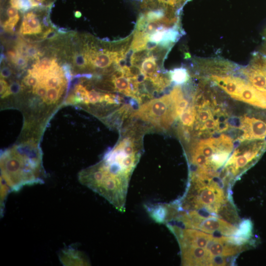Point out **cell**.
Wrapping results in <instances>:
<instances>
[{
	"label": "cell",
	"mask_w": 266,
	"mask_h": 266,
	"mask_svg": "<svg viewBox=\"0 0 266 266\" xmlns=\"http://www.w3.org/2000/svg\"><path fill=\"white\" fill-rule=\"evenodd\" d=\"M138 153L117 143L100 161L82 170L79 180L123 212L130 179L140 159Z\"/></svg>",
	"instance_id": "cell-1"
},
{
	"label": "cell",
	"mask_w": 266,
	"mask_h": 266,
	"mask_svg": "<svg viewBox=\"0 0 266 266\" xmlns=\"http://www.w3.org/2000/svg\"><path fill=\"white\" fill-rule=\"evenodd\" d=\"M40 140L19 138L0 156L1 183L10 191L42 183L44 176Z\"/></svg>",
	"instance_id": "cell-2"
},
{
	"label": "cell",
	"mask_w": 266,
	"mask_h": 266,
	"mask_svg": "<svg viewBox=\"0 0 266 266\" xmlns=\"http://www.w3.org/2000/svg\"><path fill=\"white\" fill-rule=\"evenodd\" d=\"M133 116L150 123L160 130L168 129L177 117L175 105L169 95L152 100L141 105L133 113Z\"/></svg>",
	"instance_id": "cell-3"
},
{
	"label": "cell",
	"mask_w": 266,
	"mask_h": 266,
	"mask_svg": "<svg viewBox=\"0 0 266 266\" xmlns=\"http://www.w3.org/2000/svg\"><path fill=\"white\" fill-rule=\"evenodd\" d=\"M192 229L207 233H218L225 235L233 234L237 228L226 221L215 217L205 218L200 214L196 218Z\"/></svg>",
	"instance_id": "cell-4"
},
{
	"label": "cell",
	"mask_w": 266,
	"mask_h": 266,
	"mask_svg": "<svg viewBox=\"0 0 266 266\" xmlns=\"http://www.w3.org/2000/svg\"><path fill=\"white\" fill-rule=\"evenodd\" d=\"M180 247L183 265L212 266L213 257L207 249L190 246Z\"/></svg>",
	"instance_id": "cell-5"
},
{
	"label": "cell",
	"mask_w": 266,
	"mask_h": 266,
	"mask_svg": "<svg viewBox=\"0 0 266 266\" xmlns=\"http://www.w3.org/2000/svg\"><path fill=\"white\" fill-rule=\"evenodd\" d=\"M244 139H262L266 138V122L254 117L244 118L242 124Z\"/></svg>",
	"instance_id": "cell-6"
},
{
	"label": "cell",
	"mask_w": 266,
	"mask_h": 266,
	"mask_svg": "<svg viewBox=\"0 0 266 266\" xmlns=\"http://www.w3.org/2000/svg\"><path fill=\"white\" fill-rule=\"evenodd\" d=\"M212 257H227L239 252L240 247L227 240V237H214L206 248Z\"/></svg>",
	"instance_id": "cell-7"
},
{
	"label": "cell",
	"mask_w": 266,
	"mask_h": 266,
	"mask_svg": "<svg viewBox=\"0 0 266 266\" xmlns=\"http://www.w3.org/2000/svg\"><path fill=\"white\" fill-rule=\"evenodd\" d=\"M262 146H255L252 150L245 152L242 155L236 156L234 153L229 158L226 163V166L233 165V171L234 172L239 168H241L246 166L248 163L259 156Z\"/></svg>",
	"instance_id": "cell-8"
},
{
	"label": "cell",
	"mask_w": 266,
	"mask_h": 266,
	"mask_svg": "<svg viewBox=\"0 0 266 266\" xmlns=\"http://www.w3.org/2000/svg\"><path fill=\"white\" fill-rule=\"evenodd\" d=\"M202 68L221 72H226L232 70L235 66L230 62L220 59H199L194 61Z\"/></svg>",
	"instance_id": "cell-9"
},
{
	"label": "cell",
	"mask_w": 266,
	"mask_h": 266,
	"mask_svg": "<svg viewBox=\"0 0 266 266\" xmlns=\"http://www.w3.org/2000/svg\"><path fill=\"white\" fill-rule=\"evenodd\" d=\"M60 260L63 265L66 266L87 265L89 264L80 251L72 248L62 250Z\"/></svg>",
	"instance_id": "cell-10"
},
{
	"label": "cell",
	"mask_w": 266,
	"mask_h": 266,
	"mask_svg": "<svg viewBox=\"0 0 266 266\" xmlns=\"http://www.w3.org/2000/svg\"><path fill=\"white\" fill-rule=\"evenodd\" d=\"M41 26L35 13L30 11L24 16L20 33L23 34H35L41 32Z\"/></svg>",
	"instance_id": "cell-11"
},
{
	"label": "cell",
	"mask_w": 266,
	"mask_h": 266,
	"mask_svg": "<svg viewBox=\"0 0 266 266\" xmlns=\"http://www.w3.org/2000/svg\"><path fill=\"white\" fill-rule=\"evenodd\" d=\"M112 54L113 52L111 51L98 52L91 64L98 68H107L113 62Z\"/></svg>",
	"instance_id": "cell-12"
},
{
	"label": "cell",
	"mask_w": 266,
	"mask_h": 266,
	"mask_svg": "<svg viewBox=\"0 0 266 266\" xmlns=\"http://www.w3.org/2000/svg\"><path fill=\"white\" fill-rule=\"evenodd\" d=\"M150 35L144 31H135L131 44L130 48L134 51L146 48L147 42L149 40Z\"/></svg>",
	"instance_id": "cell-13"
},
{
	"label": "cell",
	"mask_w": 266,
	"mask_h": 266,
	"mask_svg": "<svg viewBox=\"0 0 266 266\" xmlns=\"http://www.w3.org/2000/svg\"><path fill=\"white\" fill-rule=\"evenodd\" d=\"M168 75L171 81L177 85L186 83L190 78L188 70L183 67L176 68L170 70Z\"/></svg>",
	"instance_id": "cell-14"
},
{
	"label": "cell",
	"mask_w": 266,
	"mask_h": 266,
	"mask_svg": "<svg viewBox=\"0 0 266 266\" xmlns=\"http://www.w3.org/2000/svg\"><path fill=\"white\" fill-rule=\"evenodd\" d=\"M231 152V150L228 149H218L211 157L210 164L212 167L216 168L222 166L227 160Z\"/></svg>",
	"instance_id": "cell-15"
},
{
	"label": "cell",
	"mask_w": 266,
	"mask_h": 266,
	"mask_svg": "<svg viewBox=\"0 0 266 266\" xmlns=\"http://www.w3.org/2000/svg\"><path fill=\"white\" fill-rule=\"evenodd\" d=\"M252 234V224L251 221L247 219L242 221L236 232L233 235L248 240Z\"/></svg>",
	"instance_id": "cell-16"
},
{
	"label": "cell",
	"mask_w": 266,
	"mask_h": 266,
	"mask_svg": "<svg viewBox=\"0 0 266 266\" xmlns=\"http://www.w3.org/2000/svg\"><path fill=\"white\" fill-rule=\"evenodd\" d=\"M115 85L116 92L121 93L125 95L133 98L131 91L130 82L128 78L123 76L112 80Z\"/></svg>",
	"instance_id": "cell-17"
},
{
	"label": "cell",
	"mask_w": 266,
	"mask_h": 266,
	"mask_svg": "<svg viewBox=\"0 0 266 266\" xmlns=\"http://www.w3.org/2000/svg\"><path fill=\"white\" fill-rule=\"evenodd\" d=\"M141 68L142 72L148 77L152 76L157 72L158 68L155 59L153 56H149L143 61Z\"/></svg>",
	"instance_id": "cell-18"
},
{
	"label": "cell",
	"mask_w": 266,
	"mask_h": 266,
	"mask_svg": "<svg viewBox=\"0 0 266 266\" xmlns=\"http://www.w3.org/2000/svg\"><path fill=\"white\" fill-rule=\"evenodd\" d=\"M196 111L194 107H189L179 116L181 123L187 127H191L196 119Z\"/></svg>",
	"instance_id": "cell-19"
},
{
	"label": "cell",
	"mask_w": 266,
	"mask_h": 266,
	"mask_svg": "<svg viewBox=\"0 0 266 266\" xmlns=\"http://www.w3.org/2000/svg\"><path fill=\"white\" fill-rule=\"evenodd\" d=\"M165 8L150 10L145 13L147 22L156 21L164 17L165 16Z\"/></svg>",
	"instance_id": "cell-20"
},
{
	"label": "cell",
	"mask_w": 266,
	"mask_h": 266,
	"mask_svg": "<svg viewBox=\"0 0 266 266\" xmlns=\"http://www.w3.org/2000/svg\"><path fill=\"white\" fill-rule=\"evenodd\" d=\"M56 62L55 60L43 58L37 61L33 66V67L39 71H45L50 69Z\"/></svg>",
	"instance_id": "cell-21"
},
{
	"label": "cell",
	"mask_w": 266,
	"mask_h": 266,
	"mask_svg": "<svg viewBox=\"0 0 266 266\" xmlns=\"http://www.w3.org/2000/svg\"><path fill=\"white\" fill-rule=\"evenodd\" d=\"M175 110L177 116H180L187 108L188 101L184 98L175 103Z\"/></svg>",
	"instance_id": "cell-22"
},
{
	"label": "cell",
	"mask_w": 266,
	"mask_h": 266,
	"mask_svg": "<svg viewBox=\"0 0 266 266\" xmlns=\"http://www.w3.org/2000/svg\"><path fill=\"white\" fill-rule=\"evenodd\" d=\"M74 63L75 65L80 68H84L88 64V61L85 55L77 53L74 56Z\"/></svg>",
	"instance_id": "cell-23"
},
{
	"label": "cell",
	"mask_w": 266,
	"mask_h": 266,
	"mask_svg": "<svg viewBox=\"0 0 266 266\" xmlns=\"http://www.w3.org/2000/svg\"><path fill=\"white\" fill-rule=\"evenodd\" d=\"M219 121L214 119L212 117L204 122L203 125L200 128V130H212L215 129L217 128L218 129H219Z\"/></svg>",
	"instance_id": "cell-24"
},
{
	"label": "cell",
	"mask_w": 266,
	"mask_h": 266,
	"mask_svg": "<svg viewBox=\"0 0 266 266\" xmlns=\"http://www.w3.org/2000/svg\"><path fill=\"white\" fill-rule=\"evenodd\" d=\"M196 117L200 122H205L213 116L210 110L207 109L199 110L198 113H196Z\"/></svg>",
	"instance_id": "cell-25"
},
{
	"label": "cell",
	"mask_w": 266,
	"mask_h": 266,
	"mask_svg": "<svg viewBox=\"0 0 266 266\" xmlns=\"http://www.w3.org/2000/svg\"><path fill=\"white\" fill-rule=\"evenodd\" d=\"M148 23L144 13L140 14L137 19L135 30L139 31H144Z\"/></svg>",
	"instance_id": "cell-26"
},
{
	"label": "cell",
	"mask_w": 266,
	"mask_h": 266,
	"mask_svg": "<svg viewBox=\"0 0 266 266\" xmlns=\"http://www.w3.org/2000/svg\"><path fill=\"white\" fill-rule=\"evenodd\" d=\"M167 29L156 32L150 35L149 40L159 44L163 40L165 33Z\"/></svg>",
	"instance_id": "cell-27"
},
{
	"label": "cell",
	"mask_w": 266,
	"mask_h": 266,
	"mask_svg": "<svg viewBox=\"0 0 266 266\" xmlns=\"http://www.w3.org/2000/svg\"><path fill=\"white\" fill-rule=\"evenodd\" d=\"M27 62L28 58L19 53L13 63L18 67L22 68L26 67Z\"/></svg>",
	"instance_id": "cell-28"
},
{
	"label": "cell",
	"mask_w": 266,
	"mask_h": 266,
	"mask_svg": "<svg viewBox=\"0 0 266 266\" xmlns=\"http://www.w3.org/2000/svg\"><path fill=\"white\" fill-rule=\"evenodd\" d=\"M57 37V33L52 29L50 28L46 30L43 35V38L45 39L52 40Z\"/></svg>",
	"instance_id": "cell-29"
},
{
	"label": "cell",
	"mask_w": 266,
	"mask_h": 266,
	"mask_svg": "<svg viewBox=\"0 0 266 266\" xmlns=\"http://www.w3.org/2000/svg\"><path fill=\"white\" fill-rule=\"evenodd\" d=\"M129 71L131 77L136 76L142 72L140 67L133 65L129 67Z\"/></svg>",
	"instance_id": "cell-30"
},
{
	"label": "cell",
	"mask_w": 266,
	"mask_h": 266,
	"mask_svg": "<svg viewBox=\"0 0 266 266\" xmlns=\"http://www.w3.org/2000/svg\"><path fill=\"white\" fill-rule=\"evenodd\" d=\"M11 74V70L7 66L2 67L0 70V77L2 78H8Z\"/></svg>",
	"instance_id": "cell-31"
}]
</instances>
